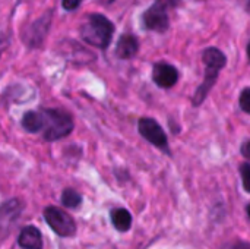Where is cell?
Listing matches in <instances>:
<instances>
[{
  "label": "cell",
  "instance_id": "6da1fadb",
  "mask_svg": "<svg viewBox=\"0 0 250 249\" xmlns=\"http://www.w3.org/2000/svg\"><path fill=\"white\" fill-rule=\"evenodd\" d=\"M202 60L205 63V78H204V82L199 85V88L196 90V92L193 95L192 103H193L195 107L201 106L207 100L209 91L212 90V87L215 85V82L218 79L220 70L227 65L226 54L217 47L205 48L204 53H202Z\"/></svg>",
  "mask_w": 250,
  "mask_h": 249
},
{
  "label": "cell",
  "instance_id": "7a4b0ae2",
  "mask_svg": "<svg viewBox=\"0 0 250 249\" xmlns=\"http://www.w3.org/2000/svg\"><path fill=\"white\" fill-rule=\"evenodd\" d=\"M81 37L86 44L107 48L114 34V25L101 13H89L81 25Z\"/></svg>",
  "mask_w": 250,
  "mask_h": 249
},
{
  "label": "cell",
  "instance_id": "3957f363",
  "mask_svg": "<svg viewBox=\"0 0 250 249\" xmlns=\"http://www.w3.org/2000/svg\"><path fill=\"white\" fill-rule=\"evenodd\" d=\"M42 119V135L47 141H57L66 138L73 131V120L72 116L62 109H44Z\"/></svg>",
  "mask_w": 250,
  "mask_h": 249
},
{
  "label": "cell",
  "instance_id": "277c9868",
  "mask_svg": "<svg viewBox=\"0 0 250 249\" xmlns=\"http://www.w3.org/2000/svg\"><path fill=\"white\" fill-rule=\"evenodd\" d=\"M180 3L182 0H155L142 15L145 28L155 32H166L170 26L167 12L177 7Z\"/></svg>",
  "mask_w": 250,
  "mask_h": 249
},
{
  "label": "cell",
  "instance_id": "5b68a950",
  "mask_svg": "<svg viewBox=\"0 0 250 249\" xmlns=\"http://www.w3.org/2000/svg\"><path fill=\"white\" fill-rule=\"evenodd\" d=\"M53 21V10H45L40 18H37L34 22L28 23L22 32L21 40L28 48H38L42 45L45 37L48 35L50 26Z\"/></svg>",
  "mask_w": 250,
  "mask_h": 249
},
{
  "label": "cell",
  "instance_id": "8992f818",
  "mask_svg": "<svg viewBox=\"0 0 250 249\" xmlns=\"http://www.w3.org/2000/svg\"><path fill=\"white\" fill-rule=\"evenodd\" d=\"M44 220L50 229L62 238H70L76 233L75 220L57 207H47L44 210Z\"/></svg>",
  "mask_w": 250,
  "mask_h": 249
},
{
  "label": "cell",
  "instance_id": "52a82bcc",
  "mask_svg": "<svg viewBox=\"0 0 250 249\" xmlns=\"http://www.w3.org/2000/svg\"><path fill=\"white\" fill-rule=\"evenodd\" d=\"M138 129L139 134L148 141L151 142L154 147L160 148L163 153L170 154V147H168V138L166 135V132L163 131V128L151 117H142L138 123Z\"/></svg>",
  "mask_w": 250,
  "mask_h": 249
},
{
  "label": "cell",
  "instance_id": "ba28073f",
  "mask_svg": "<svg viewBox=\"0 0 250 249\" xmlns=\"http://www.w3.org/2000/svg\"><path fill=\"white\" fill-rule=\"evenodd\" d=\"M23 210V203L21 200H9L3 205H0V232H7L15 222L21 217Z\"/></svg>",
  "mask_w": 250,
  "mask_h": 249
},
{
  "label": "cell",
  "instance_id": "9c48e42d",
  "mask_svg": "<svg viewBox=\"0 0 250 249\" xmlns=\"http://www.w3.org/2000/svg\"><path fill=\"white\" fill-rule=\"evenodd\" d=\"M152 81L160 88H171L179 81V70L170 63H157L152 69Z\"/></svg>",
  "mask_w": 250,
  "mask_h": 249
},
{
  "label": "cell",
  "instance_id": "30bf717a",
  "mask_svg": "<svg viewBox=\"0 0 250 249\" xmlns=\"http://www.w3.org/2000/svg\"><path fill=\"white\" fill-rule=\"evenodd\" d=\"M139 50V41L132 34H125L119 38L116 45V56L122 60H129L136 56Z\"/></svg>",
  "mask_w": 250,
  "mask_h": 249
},
{
  "label": "cell",
  "instance_id": "8fae6325",
  "mask_svg": "<svg viewBox=\"0 0 250 249\" xmlns=\"http://www.w3.org/2000/svg\"><path fill=\"white\" fill-rule=\"evenodd\" d=\"M18 245L22 249H41L42 248V236L40 230L34 226L23 227L18 238Z\"/></svg>",
  "mask_w": 250,
  "mask_h": 249
},
{
  "label": "cell",
  "instance_id": "7c38bea8",
  "mask_svg": "<svg viewBox=\"0 0 250 249\" xmlns=\"http://www.w3.org/2000/svg\"><path fill=\"white\" fill-rule=\"evenodd\" d=\"M22 126L25 131L31 132V134H38L42 132V126H44V119H42V112H28L23 114L22 119Z\"/></svg>",
  "mask_w": 250,
  "mask_h": 249
},
{
  "label": "cell",
  "instance_id": "4fadbf2b",
  "mask_svg": "<svg viewBox=\"0 0 250 249\" xmlns=\"http://www.w3.org/2000/svg\"><path fill=\"white\" fill-rule=\"evenodd\" d=\"M111 222L119 232H127L132 226V216L125 208H116L111 211Z\"/></svg>",
  "mask_w": 250,
  "mask_h": 249
},
{
  "label": "cell",
  "instance_id": "5bb4252c",
  "mask_svg": "<svg viewBox=\"0 0 250 249\" xmlns=\"http://www.w3.org/2000/svg\"><path fill=\"white\" fill-rule=\"evenodd\" d=\"M62 204L66 208H78L82 204V197L79 192H76L72 188H67L62 194Z\"/></svg>",
  "mask_w": 250,
  "mask_h": 249
},
{
  "label": "cell",
  "instance_id": "9a60e30c",
  "mask_svg": "<svg viewBox=\"0 0 250 249\" xmlns=\"http://www.w3.org/2000/svg\"><path fill=\"white\" fill-rule=\"evenodd\" d=\"M239 103H240V107L245 113H249L250 112V90L249 88H245L242 91V95L239 98Z\"/></svg>",
  "mask_w": 250,
  "mask_h": 249
},
{
  "label": "cell",
  "instance_id": "2e32d148",
  "mask_svg": "<svg viewBox=\"0 0 250 249\" xmlns=\"http://www.w3.org/2000/svg\"><path fill=\"white\" fill-rule=\"evenodd\" d=\"M240 175H242V183H243V188H245V191L246 192H249L250 188H249V175H250V166L249 163H245L242 167H240Z\"/></svg>",
  "mask_w": 250,
  "mask_h": 249
},
{
  "label": "cell",
  "instance_id": "e0dca14e",
  "mask_svg": "<svg viewBox=\"0 0 250 249\" xmlns=\"http://www.w3.org/2000/svg\"><path fill=\"white\" fill-rule=\"evenodd\" d=\"M81 3H82V0H62V6H63V9H66V10H76L79 6H81Z\"/></svg>",
  "mask_w": 250,
  "mask_h": 249
},
{
  "label": "cell",
  "instance_id": "ac0fdd59",
  "mask_svg": "<svg viewBox=\"0 0 250 249\" xmlns=\"http://www.w3.org/2000/svg\"><path fill=\"white\" fill-rule=\"evenodd\" d=\"M9 45V35L6 32H0V56Z\"/></svg>",
  "mask_w": 250,
  "mask_h": 249
},
{
  "label": "cell",
  "instance_id": "d6986e66",
  "mask_svg": "<svg viewBox=\"0 0 250 249\" xmlns=\"http://www.w3.org/2000/svg\"><path fill=\"white\" fill-rule=\"evenodd\" d=\"M224 249H250L249 244L248 242H234V244H231V245H227Z\"/></svg>",
  "mask_w": 250,
  "mask_h": 249
},
{
  "label": "cell",
  "instance_id": "ffe728a7",
  "mask_svg": "<svg viewBox=\"0 0 250 249\" xmlns=\"http://www.w3.org/2000/svg\"><path fill=\"white\" fill-rule=\"evenodd\" d=\"M249 147H250V141L249 139H245V142H243V145H242V154H243L246 158H249V156H250Z\"/></svg>",
  "mask_w": 250,
  "mask_h": 249
},
{
  "label": "cell",
  "instance_id": "44dd1931",
  "mask_svg": "<svg viewBox=\"0 0 250 249\" xmlns=\"http://www.w3.org/2000/svg\"><path fill=\"white\" fill-rule=\"evenodd\" d=\"M116 0H98V3L100 4H103V6H110V4H113Z\"/></svg>",
  "mask_w": 250,
  "mask_h": 249
},
{
  "label": "cell",
  "instance_id": "7402d4cb",
  "mask_svg": "<svg viewBox=\"0 0 250 249\" xmlns=\"http://www.w3.org/2000/svg\"><path fill=\"white\" fill-rule=\"evenodd\" d=\"M239 1H242V3H243L245 6H248V3H249V0H239Z\"/></svg>",
  "mask_w": 250,
  "mask_h": 249
},
{
  "label": "cell",
  "instance_id": "603a6c76",
  "mask_svg": "<svg viewBox=\"0 0 250 249\" xmlns=\"http://www.w3.org/2000/svg\"><path fill=\"white\" fill-rule=\"evenodd\" d=\"M22 1H25V0H18V1H16V4H19V3H22Z\"/></svg>",
  "mask_w": 250,
  "mask_h": 249
},
{
  "label": "cell",
  "instance_id": "cb8c5ba5",
  "mask_svg": "<svg viewBox=\"0 0 250 249\" xmlns=\"http://www.w3.org/2000/svg\"><path fill=\"white\" fill-rule=\"evenodd\" d=\"M198 1H202V0H198Z\"/></svg>",
  "mask_w": 250,
  "mask_h": 249
}]
</instances>
